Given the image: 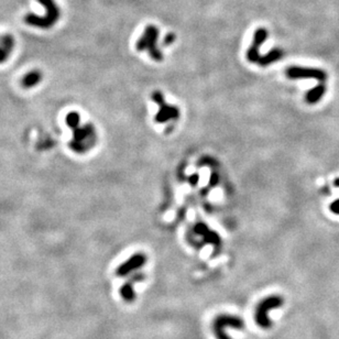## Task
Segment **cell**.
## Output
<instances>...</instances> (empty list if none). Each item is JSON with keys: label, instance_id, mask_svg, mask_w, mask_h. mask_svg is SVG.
Returning <instances> with one entry per match:
<instances>
[{"label": "cell", "instance_id": "11", "mask_svg": "<svg viewBox=\"0 0 339 339\" xmlns=\"http://www.w3.org/2000/svg\"><path fill=\"white\" fill-rule=\"evenodd\" d=\"M25 22L29 26L40 28V29H50L53 27L46 17H40L33 13L27 14V16L25 17Z\"/></svg>", "mask_w": 339, "mask_h": 339}, {"label": "cell", "instance_id": "7", "mask_svg": "<svg viewBox=\"0 0 339 339\" xmlns=\"http://www.w3.org/2000/svg\"><path fill=\"white\" fill-rule=\"evenodd\" d=\"M269 32L265 28H259L254 34V41H252L250 48L247 51V59L251 63H258L260 59V47L263 44L264 41L268 39Z\"/></svg>", "mask_w": 339, "mask_h": 339}, {"label": "cell", "instance_id": "4", "mask_svg": "<svg viewBox=\"0 0 339 339\" xmlns=\"http://www.w3.org/2000/svg\"><path fill=\"white\" fill-rule=\"evenodd\" d=\"M227 327L241 330L244 327V322L241 317L230 315V314H220L217 317H215L212 328H213V333L216 338L217 339H232L226 333Z\"/></svg>", "mask_w": 339, "mask_h": 339}, {"label": "cell", "instance_id": "10", "mask_svg": "<svg viewBox=\"0 0 339 339\" xmlns=\"http://www.w3.org/2000/svg\"><path fill=\"white\" fill-rule=\"evenodd\" d=\"M143 279L142 274H137L129 282H126L120 288V295L127 303H132L135 300V292L133 287V282Z\"/></svg>", "mask_w": 339, "mask_h": 339}, {"label": "cell", "instance_id": "12", "mask_svg": "<svg viewBox=\"0 0 339 339\" xmlns=\"http://www.w3.org/2000/svg\"><path fill=\"white\" fill-rule=\"evenodd\" d=\"M283 57V51L281 49H273L269 53H266L265 55L260 56V59H259L258 63L259 65L261 66H268L270 65L271 63L274 62H278L279 60H281Z\"/></svg>", "mask_w": 339, "mask_h": 339}, {"label": "cell", "instance_id": "15", "mask_svg": "<svg viewBox=\"0 0 339 339\" xmlns=\"http://www.w3.org/2000/svg\"><path fill=\"white\" fill-rule=\"evenodd\" d=\"M195 230L197 232V234L201 235L203 236L206 241L209 242V243H213V244H218L220 242V239H219V236L212 232V230H209L204 223H197L196 227H195Z\"/></svg>", "mask_w": 339, "mask_h": 339}, {"label": "cell", "instance_id": "8", "mask_svg": "<svg viewBox=\"0 0 339 339\" xmlns=\"http://www.w3.org/2000/svg\"><path fill=\"white\" fill-rule=\"evenodd\" d=\"M147 262V256L138 252V254L132 255L130 258L126 260L124 263H121L116 271L118 277H127L133 271H137L143 266Z\"/></svg>", "mask_w": 339, "mask_h": 339}, {"label": "cell", "instance_id": "3", "mask_svg": "<svg viewBox=\"0 0 339 339\" xmlns=\"http://www.w3.org/2000/svg\"><path fill=\"white\" fill-rule=\"evenodd\" d=\"M159 39V29L155 26H148L144 30L141 38L137 42V50L138 51H148L151 59L160 62L163 60V54L156 48Z\"/></svg>", "mask_w": 339, "mask_h": 339}, {"label": "cell", "instance_id": "16", "mask_svg": "<svg viewBox=\"0 0 339 339\" xmlns=\"http://www.w3.org/2000/svg\"><path fill=\"white\" fill-rule=\"evenodd\" d=\"M0 46L3 47V49L7 53L11 54L14 49V39L12 35L10 34L2 35V37H0Z\"/></svg>", "mask_w": 339, "mask_h": 339}, {"label": "cell", "instance_id": "13", "mask_svg": "<svg viewBox=\"0 0 339 339\" xmlns=\"http://www.w3.org/2000/svg\"><path fill=\"white\" fill-rule=\"evenodd\" d=\"M41 79H42L41 71L34 70V71L29 72L28 74L25 75V77L22 78V82H21V84H22V86H24L25 88H32V87H34V86H37L41 82Z\"/></svg>", "mask_w": 339, "mask_h": 339}, {"label": "cell", "instance_id": "1", "mask_svg": "<svg viewBox=\"0 0 339 339\" xmlns=\"http://www.w3.org/2000/svg\"><path fill=\"white\" fill-rule=\"evenodd\" d=\"M283 299L279 295H271V297L264 298L258 303L255 312V320L259 326L263 329L271 327L272 322L269 319V312L273 308H279L283 305Z\"/></svg>", "mask_w": 339, "mask_h": 339}, {"label": "cell", "instance_id": "17", "mask_svg": "<svg viewBox=\"0 0 339 339\" xmlns=\"http://www.w3.org/2000/svg\"><path fill=\"white\" fill-rule=\"evenodd\" d=\"M79 121H81V118H79V114H77L75 111H72V112L67 114L66 124L70 128H72V129L77 128L79 126Z\"/></svg>", "mask_w": 339, "mask_h": 339}, {"label": "cell", "instance_id": "14", "mask_svg": "<svg viewBox=\"0 0 339 339\" xmlns=\"http://www.w3.org/2000/svg\"><path fill=\"white\" fill-rule=\"evenodd\" d=\"M325 92H326V87L325 85L323 83L315 86L314 88L309 89L306 94V102L308 104H316L319 103L320 100L322 99V97L325 95Z\"/></svg>", "mask_w": 339, "mask_h": 339}, {"label": "cell", "instance_id": "9", "mask_svg": "<svg viewBox=\"0 0 339 339\" xmlns=\"http://www.w3.org/2000/svg\"><path fill=\"white\" fill-rule=\"evenodd\" d=\"M38 2L46 8V18L50 21V24L54 26L60 18V8L54 0H38Z\"/></svg>", "mask_w": 339, "mask_h": 339}, {"label": "cell", "instance_id": "6", "mask_svg": "<svg viewBox=\"0 0 339 339\" xmlns=\"http://www.w3.org/2000/svg\"><path fill=\"white\" fill-rule=\"evenodd\" d=\"M286 76L291 79L314 78L321 83H324L327 79V74L325 71L313 67H301V66L288 67L286 70Z\"/></svg>", "mask_w": 339, "mask_h": 339}, {"label": "cell", "instance_id": "21", "mask_svg": "<svg viewBox=\"0 0 339 339\" xmlns=\"http://www.w3.org/2000/svg\"><path fill=\"white\" fill-rule=\"evenodd\" d=\"M334 184H335V185H336L337 187H339V177L335 179V182H334Z\"/></svg>", "mask_w": 339, "mask_h": 339}, {"label": "cell", "instance_id": "5", "mask_svg": "<svg viewBox=\"0 0 339 339\" xmlns=\"http://www.w3.org/2000/svg\"><path fill=\"white\" fill-rule=\"evenodd\" d=\"M152 99L159 105V107H160L155 116V121L159 122V124H165V122H168L169 120L178 118V108L165 104L163 94L161 92H154L152 94Z\"/></svg>", "mask_w": 339, "mask_h": 339}, {"label": "cell", "instance_id": "19", "mask_svg": "<svg viewBox=\"0 0 339 339\" xmlns=\"http://www.w3.org/2000/svg\"><path fill=\"white\" fill-rule=\"evenodd\" d=\"M330 211L336 215H339V199L333 201L330 205Z\"/></svg>", "mask_w": 339, "mask_h": 339}, {"label": "cell", "instance_id": "2", "mask_svg": "<svg viewBox=\"0 0 339 339\" xmlns=\"http://www.w3.org/2000/svg\"><path fill=\"white\" fill-rule=\"evenodd\" d=\"M73 140L70 147L76 153H85L91 149L96 141V132L93 125H85L84 127H77L73 129Z\"/></svg>", "mask_w": 339, "mask_h": 339}, {"label": "cell", "instance_id": "18", "mask_svg": "<svg viewBox=\"0 0 339 339\" xmlns=\"http://www.w3.org/2000/svg\"><path fill=\"white\" fill-rule=\"evenodd\" d=\"M9 55H10V54L7 53V52L5 51V50L3 49V47L0 46V64H2V63H4V62H6L7 60H8Z\"/></svg>", "mask_w": 339, "mask_h": 339}, {"label": "cell", "instance_id": "20", "mask_svg": "<svg viewBox=\"0 0 339 339\" xmlns=\"http://www.w3.org/2000/svg\"><path fill=\"white\" fill-rule=\"evenodd\" d=\"M174 40H175V35L173 34V33H170V34L167 35V37H165L164 44L165 46H169V44H171V43L174 42Z\"/></svg>", "mask_w": 339, "mask_h": 339}]
</instances>
